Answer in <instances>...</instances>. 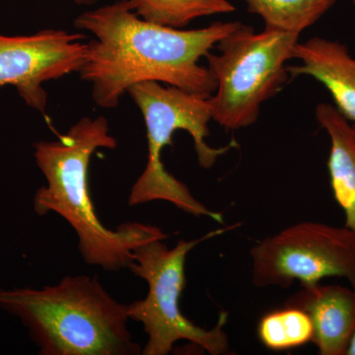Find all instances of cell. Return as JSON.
I'll return each mask as SVG.
<instances>
[{"label":"cell","instance_id":"1","mask_svg":"<svg viewBox=\"0 0 355 355\" xmlns=\"http://www.w3.org/2000/svg\"><path fill=\"white\" fill-rule=\"evenodd\" d=\"M241 24L214 22L176 29L142 19L128 0L87 10L74 26L94 39L87 43L78 73L90 84L93 101L114 109L130 88L159 83L210 97L216 89L209 67L200 64L221 40Z\"/></svg>","mask_w":355,"mask_h":355},{"label":"cell","instance_id":"2","mask_svg":"<svg viewBox=\"0 0 355 355\" xmlns=\"http://www.w3.org/2000/svg\"><path fill=\"white\" fill-rule=\"evenodd\" d=\"M116 147L104 116H85L58 139L34 144L37 165L46 181L35 195V211L62 216L76 231L84 261L110 272L128 268L137 247L168 238L157 226L128 222L110 230L98 218L89 191V165L98 149Z\"/></svg>","mask_w":355,"mask_h":355},{"label":"cell","instance_id":"3","mask_svg":"<svg viewBox=\"0 0 355 355\" xmlns=\"http://www.w3.org/2000/svg\"><path fill=\"white\" fill-rule=\"evenodd\" d=\"M0 308L19 318L40 354H141L128 328V304L96 277L69 275L41 289L0 288Z\"/></svg>","mask_w":355,"mask_h":355},{"label":"cell","instance_id":"4","mask_svg":"<svg viewBox=\"0 0 355 355\" xmlns=\"http://www.w3.org/2000/svg\"><path fill=\"white\" fill-rule=\"evenodd\" d=\"M128 93L144 116L147 139L146 168L132 184L128 205L162 200L191 216L223 224L222 214L193 197L190 189L170 174L162 162L163 149L173 146V135L178 130L190 133L198 164L203 169L214 167L217 159L239 146L234 139L221 147L207 144L212 121L209 97L159 83L137 84Z\"/></svg>","mask_w":355,"mask_h":355},{"label":"cell","instance_id":"5","mask_svg":"<svg viewBox=\"0 0 355 355\" xmlns=\"http://www.w3.org/2000/svg\"><path fill=\"white\" fill-rule=\"evenodd\" d=\"M300 35L251 26L237 29L216 44L218 53L207 55V67L216 79L210 96L212 120L225 130L254 125L263 103L273 97L289 74L286 64Z\"/></svg>","mask_w":355,"mask_h":355},{"label":"cell","instance_id":"6","mask_svg":"<svg viewBox=\"0 0 355 355\" xmlns=\"http://www.w3.org/2000/svg\"><path fill=\"white\" fill-rule=\"evenodd\" d=\"M238 226L239 224H233L216 229L191 241L180 240L173 248L157 240L133 251L128 268L148 284L146 298L128 304L130 320L142 324L148 336L142 355L169 354L175 343L181 340L195 343L211 355L228 354L229 338L223 329L227 313L221 312L214 328L207 330L184 316L180 309V298L186 286L184 266L188 254L200 243Z\"/></svg>","mask_w":355,"mask_h":355},{"label":"cell","instance_id":"7","mask_svg":"<svg viewBox=\"0 0 355 355\" xmlns=\"http://www.w3.org/2000/svg\"><path fill=\"white\" fill-rule=\"evenodd\" d=\"M254 286L287 289L343 277L355 291V234L349 228L304 221L268 236L250 250Z\"/></svg>","mask_w":355,"mask_h":355},{"label":"cell","instance_id":"8","mask_svg":"<svg viewBox=\"0 0 355 355\" xmlns=\"http://www.w3.org/2000/svg\"><path fill=\"white\" fill-rule=\"evenodd\" d=\"M86 49L83 34L64 30L15 36L0 33V88L13 86L28 107L44 114L48 94L44 84L78 73Z\"/></svg>","mask_w":355,"mask_h":355},{"label":"cell","instance_id":"9","mask_svg":"<svg viewBox=\"0 0 355 355\" xmlns=\"http://www.w3.org/2000/svg\"><path fill=\"white\" fill-rule=\"evenodd\" d=\"M307 313L312 343L321 355H347L355 333V291L352 286H302L286 302Z\"/></svg>","mask_w":355,"mask_h":355},{"label":"cell","instance_id":"10","mask_svg":"<svg viewBox=\"0 0 355 355\" xmlns=\"http://www.w3.org/2000/svg\"><path fill=\"white\" fill-rule=\"evenodd\" d=\"M293 58L300 64L287 67L293 77H312L329 91L338 111L355 125V57L340 42L314 37L298 42Z\"/></svg>","mask_w":355,"mask_h":355},{"label":"cell","instance_id":"11","mask_svg":"<svg viewBox=\"0 0 355 355\" xmlns=\"http://www.w3.org/2000/svg\"><path fill=\"white\" fill-rule=\"evenodd\" d=\"M319 125L328 133V171L334 198L345 214V227L355 234V132L354 125L333 104L316 107Z\"/></svg>","mask_w":355,"mask_h":355},{"label":"cell","instance_id":"12","mask_svg":"<svg viewBox=\"0 0 355 355\" xmlns=\"http://www.w3.org/2000/svg\"><path fill=\"white\" fill-rule=\"evenodd\" d=\"M249 12L263 18L266 28L300 35L312 27L338 0H245Z\"/></svg>","mask_w":355,"mask_h":355},{"label":"cell","instance_id":"13","mask_svg":"<svg viewBox=\"0 0 355 355\" xmlns=\"http://www.w3.org/2000/svg\"><path fill=\"white\" fill-rule=\"evenodd\" d=\"M142 19L183 29L193 21L217 14L234 12L229 0H128Z\"/></svg>","mask_w":355,"mask_h":355},{"label":"cell","instance_id":"14","mask_svg":"<svg viewBox=\"0 0 355 355\" xmlns=\"http://www.w3.org/2000/svg\"><path fill=\"white\" fill-rule=\"evenodd\" d=\"M313 335V324L307 313L292 306L268 313L258 324L260 342L273 352L302 347L312 342Z\"/></svg>","mask_w":355,"mask_h":355},{"label":"cell","instance_id":"15","mask_svg":"<svg viewBox=\"0 0 355 355\" xmlns=\"http://www.w3.org/2000/svg\"><path fill=\"white\" fill-rule=\"evenodd\" d=\"M347 355H355V333L354 338H352V343H350L349 350H347Z\"/></svg>","mask_w":355,"mask_h":355},{"label":"cell","instance_id":"16","mask_svg":"<svg viewBox=\"0 0 355 355\" xmlns=\"http://www.w3.org/2000/svg\"><path fill=\"white\" fill-rule=\"evenodd\" d=\"M77 4H81V6H91V4L95 3L97 0H73Z\"/></svg>","mask_w":355,"mask_h":355},{"label":"cell","instance_id":"17","mask_svg":"<svg viewBox=\"0 0 355 355\" xmlns=\"http://www.w3.org/2000/svg\"><path fill=\"white\" fill-rule=\"evenodd\" d=\"M354 9H355V0H354Z\"/></svg>","mask_w":355,"mask_h":355},{"label":"cell","instance_id":"18","mask_svg":"<svg viewBox=\"0 0 355 355\" xmlns=\"http://www.w3.org/2000/svg\"><path fill=\"white\" fill-rule=\"evenodd\" d=\"M354 132H355V125H354Z\"/></svg>","mask_w":355,"mask_h":355}]
</instances>
